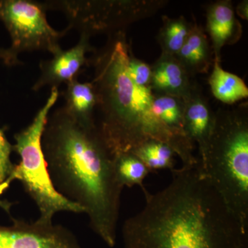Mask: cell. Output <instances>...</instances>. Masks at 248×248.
Wrapping results in <instances>:
<instances>
[{"mask_svg": "<svg viewBox=\"0 0 248 248\" xmlns=\"http://www.w3.org/2000/svg\"><path fill=\"white\" fill-rule=\"evenodd\" d=\"M13 146L8 141L2 130H0V184L9 177L14 164L11 161Z\"/></svg>", "mask_w": 248, "mask_h": 248, "instance_id": "obj_21", "label": "cell"}, {"mask_svg": "<svg viewBox=\"0 0 248 248\" xmlns=\"http://www.w3.org/2000/svg\"><path fill=\"white\" fill-rule=\"evenodd\" d=\"M162 190L145 196L143 209L124 222L125 248H248L244 231L204 176L200 163L172 169Z\"/></svg>", "mask_w": 248, "mask_h": 248, "instance_id": "obj_1", "label": "cell"}, {"mask_svg": "<svg viewBox=\"0 0 248 248\" xmlns=\"http://www.w3.org/2000/svg\"><path fill=\"white\" fill-rule=\"evenodd\" d=\"M42 3L28 0H0V20L9 32L11 45L0 49V59L8 66L19 63L18 56L24 52L46 50L56 53L61 50L63 32L49 24Z\"/></svg>", "mask_w": 248, "mask_h": 248, "instance_id": "obj_7", "label": "cell"}, {"mask_svg": "<svg viewBox=\"0 0 248 248\" xmlns=\"http://www.w3.org/2000/svg\"><path fill=\"white\" fill-rule=\"evenodd\" d=\"M153 110L158 120L178 138L194 144L184 130V100L169 94L154 93Z\"/></svg>", "mask_w": 248, "mask_h": 248, "instance_id": "obj_16", "label": "cell"}, {"mask_svg": "<svg viewBox=\"0 0 248 248\" xmlns=\"http://www.w3.org/2000/svg\"><path fill=\"white\" fill-rule=\"evenodd\" d=\"M206 31L212 42L214 61L221 62L222 48L239 42L242 27L230 0H218L206 9Z\"/></svg>", "mask_w": 248, "mask_h": 248, "instance_id": "obj_10", "label": "cell"}, {"mask_svg": "<svg viewBox=\"0 0 248 248\" xmlns=\"http://www.w3.org/2000/svg\"><path fill=\"white\" fill-rule=\"evenodd\" d=\"M236 13L238 16H240L242 19H248V0L241 1L238 4L236 8Z\"/></svg>", "mask_w": 248, "mask_h": 248, "instance_id": "obj_23", "label": "cell"}, {"mask_svg": "<svg viewBox=\"0 0 248 248\" xmlns=\"http://www.w3.org/2000/svg\"><path fill=\"white\" fill-rule=\"evenodd\" d=\"M167 3L164 0H68L46 1L42 4L45 10L63 12L69 24L68 30L76 29L91 37L100 32L112 35L124 31L132 23L151 17Z\"/></svg>", "mask_w": 248, "mask_h": 248, "instance_id": "obj_6", "label": "cell"}, {"mask_svg": "<svg viewBox=\"0 0 248 248\" xmlns=\"http://www.w3.org/2000/svg\"><path fill=\"white\" fill-rule=\"evenodd\" d=\"M184 100V132L189 140L198 146L200 161L205 156L213 133L215 113L199 89Z\"/></svg>", "mask_w": 248, "mask_h": 248, "instance_id": "obj_11", "label": "cell"}, {"mask_svg": "<svg viewBox=\"0 0 248 248\" xmlns=\"http://www.w3.org/2000/svg\"><path fill=\"white\" fill-rule=\"evenodd\" d=\"M201 170L248 231V107L219 108Z\"/></svg>", "mask_w": 248, "mask_h": 248, "instance_id": "obj_4", "label": "cell"}, {"mask_svg": "<svg viewBox=\"0 0 248 248\" xmlns=\"http://www.w3.org/2000/svg\"><path fill=\"white\" fill-rule=\"evenodd\" d=\"M151 69L150 88L153 93L185 99L198 89L191 81L190 75L174 56L161 53Z\"/></svg>", "mask_w": 248, "mask_h": 248, "instance_id": "obj_12", "label": "cell"}, {"mask_svg": "<svg viewBox=\"0 0 248 248\" xmlns=\"http://www.w3.org/2000/svg\"><path fill=\"white\" fill-rule=\"evenodd\" d=\"M220 63L213 62V71L208 79L214 97L228 105L248 98V89L244 80L224 71Z\"/></svg>", "mask_w": 248, "mask_h": 248, "instance_id": "obj_15", "label": "cell"}, {"mask_svg": "<svg viewBox=\"0 0 248 248\" xmlns=\"http://www.w3.org/2000/svg\"><path fill=\"white\" fill-rule=\"evenodd\" d=\"M213 50L203 28L194 22L187 40L174 57L192 77L208 73L213 63Z\"/></svg>", "mask_w": 248, "mask_h": 248, "instance_id": "obj_13", "label": "cell"}, {"mask_svg": "<svg viewBox=\"0 0 248 248\" xmlns=\"http://www.w3.org/2000/svg\"><path fill=\"white\" fill-rule=\"evenodd\" d=\"M130 153L141 160L150 172L174 169L175 153L164 142L150 140Z\"/></svg>", "mask_w": 248, "mask_h": 248, "instance_id": "obj_18", "label": "cell"}, {"mask_svg": "<svg viewBox=\"0 0 248 248\" xmlns=\"http://www.w3.org/2000/svg\"><path fill=\"white\" fill-rule=\"evenodd\" d=\"M90 36L81 34L79 42L73 48L59 50L50 60L40 63V76L32 89L37 91L50 86L58 88L62 84H68L78 79L80 71L87 64L86 55L92 51Z\"/></svg>", "mask_w": 248, "mask_h": 248, "instance_id": "obj_9", "label": "cell"}, {"mask_svg": "<svg viewBox=\"0 0 248 248\" xmlns=\"http://www.w3.org/2000/svg\"><path fill=\"white\" fill-rule=\"evenodd\" d=\"M131 46L124 31L109 35L107 45L94 55V79L100 124L97 125L113 156L134 150L150 140L164 142L182 160L183 166L198 164L195 145L178 138L153 110L154 93L137 86L128 71Z\"/></svg>", "mask_w": 248, "mask_h": 248, "instance_id": "obj_3", "label": "cell"}, {"mask_svg": "<svg viewBox=\"0 0 248 248\" xmlns=\"http://www.w3.org/2000/svg\"><path fill=\"white\" fill-rule=\"evenodd\" d=\"M128 71L130 79L137 86L150 88L152 78L151 66L135 58L132 51L129 56Z\"/></svg>", "mask_w": 248, "mask_h": 248, "instance_id": "obj_20", "label": "cell"}, {"mask_svg": "<svg viewBox=\"0 0 248 248\" xmlns=\"http://www.w3.org/2000/svg\"><path fill=\"white\" fill-rule=\"evenodd\" d=\"M116 177L124 187L139 186L143 189V180L150 171L144 164L132 153H122L114 156Z\"/></svg>", "mask_w": 248, "mask_h": 248, "instance_id": "obj_19", "label": "cell"}, {"mask_svg": "<svg viewBox=\"0 0 248 248\" xmlns=\"http://www.w3.org/2000/svg\"><path fill=\"white\" fill-rule=\"evenodd\" d=\"M64 98L63 108L71 117L84 125H95L97 97L92 82L81 83L78 79L72 81L66 85Z\"/></svg>", "mask_w": 248, "mask_h": 248, "instance_id": "obj_14", "label": "cell"}, {"mask_svg": "<svg viewBox=\"0 0 248 248\" xmlns=\"http://www.w3.org/2000/svg\"><path fill=\"white\" fill-rule=\"evenodd\" d=\"M11 183H10L9 181L6 180L5 182L0 184V195H2L3 193L9 188L10 185ZM13 203H10L8 201H3L0 200V208L4 210V211L7 212L8 213H10V210H11V206H12Z\"/></svg>", "mask_w": 248, "mask_h": 248, "instance_id": "obj_22", "label": "cell"}, {"mask_svg": "<svg viewBox=\"0 0 248 248\" xmlns=\"http://www.w3.org/2000/svg\"><path fill=\"white\" fill-rule=\"evenodd\" d=\"M192 27V23L183 16L175 18L164 16L157 35L161 53L175 56L187 40Z\"/></svg>", "mask_w": 248, "mask_h": 248, "instance_id": "obj_17", "label": "cell"}, {"mask_svg": "<svg viewBox=\"0 0 248 248\" xmlns=\"http://www.w3.org/2000/svg\"><path fill=\"white\" fill-rule=\"evenodd\" d=\"M42 145L56 190L82 208L91 229L113 248L124 187L97 124H81L60 108L49 114Z\"/></svg>", "mask_w": 248, "mask_h": 248, "instance_id": "obj_2", "label": "cell"}, {"mask_svg": "<svg viewBox=\"0 0 248 248\" xmlns=\"http://www.w3.org/2000/svg\"><path fill=\"white\" fill-rule=\"evenodd\" d=\"M14 221L0 226V248H81L75 235L61 225Z\"/></svg>", "mask_w": 248, "mask_h": 248, "instance_id": "obj_8", "label": "cell"}, {"mask_svg": "<svg viewBox=\"0 0 248 248\" xmlns=\"http://www.w3.org/2000/svg\"><path fill=\"white\" fill-rule=\"evenodd\" d=\"M58 88L51 89L45 105L36 114L30 125L15 135L13 150L20 156L6 180L19 181L24 190L34 201L39 212L38 221L53 223V217L60 212L84 213L79 205L67 200L55 188L47 167L42 138L50 111L59 97Z\"/></svg>", "mask_w": 248, "mask_h": 248, "instance_id": "obj_5", "label": "cell"}]
</instances>
